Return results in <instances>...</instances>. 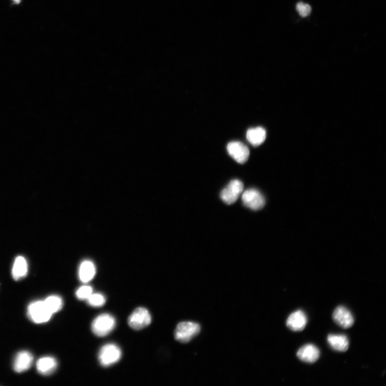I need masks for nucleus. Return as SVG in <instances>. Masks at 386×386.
Segmentation results:
<instances>
[{"label": "nucleus", "mask_w": 386, "mask_h": 386, "mask_svg": "<svg viewBox=\"0 0 386 386\" xmlns=\"http://www.w3.org/2000/svg\"><path fill=\"white\" fill-rule=\"evenodd\" d=\"M116 321L112 316L102 314L93 321L91 329L96 336L104 337L110 333L114 329Z\"/></svg>", "instance_id": "nucleus-1"}, {"label": "nucleus", "mask_w": 386, "mask_h": 386, "mask_svg": "<svg viewBox=\"0 0 386 386\" xmlns=\"http://www.w3.org/2000/svg\"><path fill=\"white\" fill-rule=\"evenodd\" d=\"M27 313L30 320L36 324L46 323L53 315L48 309L44 302L42 301H37L30 304Z\"/></svg>", "instance_id": "nucleus-2"}, {"label": "nucleus", "mask_w": 386, "mask_h": 386, "mask_svg": "<svg viewBox=\"0 0 386 386\" xmlns=\"http://www.w3.org/2000/svg\"><path fill=\"white\" fill-rule=\"evenodd\" d=\"M201 330L200 325L193 322H182L178 324L175 332L176 340L187 343L199 334Z\"/></svg>", "instance_id": "nucleus-3"}, {"label": "nucleus", "mask_w": 386, "mask_h": 386, "mask_svg": "<svg viewBox=\"0 0 386 386\" xmlns=\"http://www.w3.org/2000/svg\"><path fill=\"white\" fill-rule=\"evenodd\" d=\"M122 357V351L114 344H107L100 351L99 361L102 366L109 367L119 361Z\"/></svg>", "instance_id": "nucleus-4"}, {"label": "nucleus", "mask_w": 386, "mask_h": 386, "mask_svg": "<svg viewBox=\"0 0 386 386\" xmlns=\"http://www.w3.org/2000/svg\"><path fill=\"white\" fill-rule=\"evenodd\" d=\"M151 322V315L148 309L143 307L136 308L128 320L129 326L136 330L146 328Z\"/></svg>", "instance_id": "nucleus-5"}, {"label": "nucleus", "mask_w": 386, "mask_h": 386, "mask_svg": "<svg viewBox=\"0 0 386 386\" xmlns=\"http://www.w3.org/2000/svg\"><path fill=\"white\" fill-rule=\"evenodd\" d=\"M244 190V185L239 180H232L221 193V198L225 203L232 205L237 201Z\"/></svg>", "instance_id": "nucleus-6"}, {"label": "nucleus", "mask_w": 386, "mask_h": 386, "mask_svg": "<svg viewBox=\"0 0 386 386\" xmlns=\"http://www.w3.org/2000/svg\"><path fill=\"white\" fill-rule=\"evenodd\" d=\"M242 200L245 206L253 210L261 209L266 202L261 193L255 189H250L243 192Z\"/></svg>", "instance_id": "nucleus-7"}, {"label": "nucleus", "mask_w": 386, "mask_h": 386, "mask_svg": "<svg viewBox=\"0 0 386 386\" xmlns=\"http://www.w3.org/2000/svg\"><path fill=\"white\" fill-rule=\"evenodd\" d=\"M227 150L229 154L239 163H245L249 159V149L240 142H230L227 146Z\"/></svg>", "instance_id": "nucleus-8"}, {"label": "nucleus", "mask_w": 386, "mask_h": 386, "mask_svg": "<svg viewBox=\"0 0 386 386\" xmlns=\"http://www.w3.org/2000/svg\"><path fill=\"white\" fill-rule=\"evenodd\" d=\"M332 318L336 324L345 329L351 327L355 321L350 311L342 306H339L335 309Z\"/></svg>", "instance_id": "nucleus-9"}, {"label": "nucleus", "mask_w": 386, "mask_h": 386, "mask_svg": "<svg viewBox=\"0 0 386 386\" xmlns=\"http://www.w3.org/2000/svg\"><path fill=\"white\" fill-rule=\"evenodd\" d=\"M307 318L305 313L301 310H298L288 317L286 321V326L295 331L303 330L306 327Z\"/></svg>", "instance_id": "nucleus-10"}, {"label": "nucleus", "mask_w": 386, "mask_h": 386, "mask_svg": "<svg viewBox=\"0 0 386 386\" xmlns=\"http://www.w3.org/2000/svg\"><path fill=\"white\" fill-rule=\"evenodd\" d=\"M34 361V356L27 351L19 352L16 355L14 363V369L17 373L24 372L28 370Z\"/></svg>", "instance_id": "nucleus-11"}, {"label": "nucleus", "mask_w": 386, "mask_h": 386, "mask_svg": "<svg viewBox=\"0 0 386 386\" xmlns=\"http://www.w3.org/2000/svg\"><path fill=\"white\" fill-rule=\"evenodd\" d=\"M297 356L300 360L308 363H314L320 357V351L315 345H307L299 349Z\"/></svg>", "instance_id": "nucleus-12"}, {"label": "nucleus", "mask_w": 386, "mask_h": 386, "mask_svg": "<svg viewBox=\"0 0 386 386\" xmlns=\"http://www.w3.org/2000/svg\"><path fill=\"white\" fill-rule=\"evenodd\" d=\"M57 360L52 357H42L37 363V369L42 375H47L55 372L57 368Z\"/></svg>", "instance_id": "nucleus-13"}, {"label": "nucleus", "mask_w": 386, "mask_h": 386, "mask_svg": "<svg viewBox=\"0 0 386 386\" xmlns=\"http://www.w3.org/2000/svg\"><path fill=\"white\" fill-rule=\"evenodd\" d=\"M327 341L330 347L335 351L346 352L348 350L349 342L347 337L343 335H329Z\"/></svg>", "instance_id": "nucleus-14"}, {"label": "nucleus", "mask_w": 386, "mask_h": 386, "mask_svg": "<svg viewBox=\"0 0 386 386\" xmlns=\"http://www.w3.org/2000/svg\"><path fill=\"white\" fill-rule=\"evenodd\" d=\"M247 139L253 146H258L264 142L266 138V132L262 127L250 129L247 132Z\"/></svg>", "instance_id": "nucleus-15"}, {"label": "nucleus", "mask_w": 386, "mask_h": 386, "mask_svg": "<svg viewBox=\"0 0 386 386\" xmlns=\"http://www.w3.org/2000/svg\"><path fill=\"white\" fill-rule=\"evenodd\" d=\"M95 267L90 261L83 262L80 267L79 277L81 282L88 283L91 281L95 274Z\"/></svg>", "instance_id": "nucleus-16"}, {"label": "nucleus", "mask_w": 386, "mask_h": 386, "mask_svg": "<svg viewBox=\"0 0 386 386\" xmlns=\"http://www.w3.org/2000/svg\"><path fill=\"white\" fill-rule=\"evenodd\" d=\"M28 273V263L23 256H18L15 259L12 275L15 280L18 281L20 279L25 277Z\"/></svg>", "instance_id": "nucleus-17"}, {"label": "nucleus", "mask_w": 386, "mask_h": 386, "mask_svg": "<svg viewBox=\"0 0 386 386\" xmlns=\"http://www.w3.org/2000/svg\"><path fill=\"white\" fill-rule=\"evenodd\" d=\"M44 302L52 314L59 312L63 307V300L58 296H51L47 297Z\"/></svg>", "instance_id": "nucleus-18"}, {"label": "nucleus", "mask_w": 386, "mask_h": 386, "mask_svg": "<svg viewBox=\"0 0 386 386\" xmlns=\"http://www.w3.org/2000/svg\"><path fill=\"white\" fill-rule=\"evenodd\" d=\"M87 300L89 305L95 307H101L106 302L105 296L101 294H92Z\"/></svg>", "instance_id": "nucleus-19"}, {"label": "nucleus", "mask_w": 386, "mask_h": 386, "mask_svg": "<svg viewBox=\"0 0 386 386\" xmlns=\"http://www.w3.org/2000/svg\"><path fill=\"white\" fill-rule=\"evenodd\" d=\"M93 294V289L89 285H84L78 289L76 292V296L81 300H87Z\"/></svg>", "instance_id": "nucleus-20"}, {"label": "nucleus", "mask_w": 386, "mask_h": 386, "mask_svg": "<svg viewBox=\"0 0 386 386\" xmlns=\"http://www.w3.org/2000/svg\"><path fill=\"white\" fill-rule=\"evenodd\" d=\"M296 9L299 14L302 17L308 16L311 12V10H312L309 5L303 3L297 4Z\"/></svg>", "instance_id": "nucleus-21"}, {"label": "nucleus", "mask_w": 386, "mask_h": 386, "mask_svg": "<svg viewBox=\"0 0 386 386\" xmlns=\"http://www.w3.org/2000/svg\"><path fill=\"white\" fill-rule=\"evenodd\" d=\"M13 1L16 5H19L21 3V0H13Z\"/></svg>", "instance_id": "nucleus-22"}]
</instances>
